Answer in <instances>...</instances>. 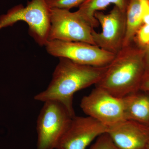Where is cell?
Returning a JSON list of instances; mask_svg holds the SVG:
<instances>
[{"label":"cell","mask_w":149,"mask_h":149,"mask_svg":"<svg viewBox=\"0 0 149 149\" xmlns=\"http://www.w3.org/2000/svg\"><path fill=\"white\" fill-rule=\"evenodd\" d=\"M47 88L34 97L36 101L58 102L72 117L75 116L73 96L77 91L95 85L104 76L107 66L95 67L76 63L68 59L59 58Z\"/></svg>","instance_id":"1"},{"label":"cell","mask_w":149,"mask_h":149,"mask_svg":"<svg viewBox=\"0 0 149 149\" xmlns=\"http://www.w3.org/2000/svg\"><path fill=\"white\" fill-rule=\"evenodd\" d=\"M144 55L145 49L133 43L123 47L108 65L96 87L119 98L139 91L146 71Z\"/></svg>","instance_id":"2"},{"label":"cell","mask_w":149,"mask_h":149,"mask_svg":"<svg viewBox=\"0 0 149 149\" xmlns=\"http://www.w3.org/2000/svg\"><path fill=\"white\" fill-rule=\"evenodd\" d=\"M29 26V33L36 42L45 46L48 41L50 27V8L46 0H31L24 6H15L0 16V30L19 21Z\"/></svg>","instance_id":"3"},{"label":"cell","mask_w":149,"mask_h":149,"mask_svg":"<svg viewBox=\"0 0 149 149\" xmlns=\"http://www.w3.org/2000/svg\"><path fill=\"white\" fill-rule=\"evenodd\" d=\"M44 103L37 121V149H56L72 117L58 102Z\"/></svg>","instance_id":"4"},{"label":"cell","mask_w":149,"mask_h":149,"mask_svg":"<svg viewBox=\"0 0 149 149\" xmlns=\"http://www.w3.org/2000/svg\"><path fill=\"white\" fill-rule=\"evenodd\" d=\"M48 54L56 57L64 58L84 65L95 67L108 66L116 54L89 43L66 42L54 40L49 41L46 45Z\"/></svg>","instance_id":"5"},{"label":"cell","mask_w":149,"mask_h":149,"mask_svg":"<svg viewBox=\"0 0 149 149\" xmlns=\"http://www.w3.org/2000/svg\"><path fill=\"white\" fill-rule=\"evenodd\" d=\"M50 23L48 41L83 42L95 45L92 36L94 29L76 11L50 8Z\"/></svg>","instance_id":"6"},{"label":"cell","mask_w":149,"mask_h":149,"mask_svg":"<svg viewBox=\"0 0 149 149\" xmlns=\"http://www.w3.org/2000/svg\"><path fill=\"white\" fill-rule=\"evenodd\" d=\"M80 106L88 116L109 127L125 120L122 98L113 95L99 87H96L83 97Z\"/></svg>","instance_id":"7"},{"label":"cell","mask_w":149,"mask_h":149,"mask_svg":"<svg viewBox=\"0 0 149 149\" xmlns=\"http://www.w3.org/2000/svg\"><path fill=\"white\" fill-rule=\"evenodd\" d=\"M95 17L100 24L102 31L93 29V40L96 46L116 55L122 49L126 31V11L114 6L109 13L97 12Z\"/></svg>","instance_id":"8"},{"label":"cell","mask_w":149,"mask_h":149,"mask_svg":"<svg viewBox=\"0 0 149 149\" xmlns=\"http://www.w3.org/2000/svg\"><path fill=\"white\" fill-rule=\"evenodd\" d=\"M109 127L90 116L72 117L56 149H86L96 138L107 133Z\"/></svg>","instance_id":"9"},{"label":"cell","mask_w":149,"mask_h":149,"mask_svg":"<svg viewBox=\"0 0 149 149\" xmlns=\"http://www.w3.org/2000/svg\"><path fill=\"white\" fill-rule=\"evenodd\" d=\"M107 133L119 149H145L149 142V125L133 120L110 126Z\"/></svg>","instance_id":"10"},{"label":"cell","mask_w":149,"mask_h":149,"mask_svg":"<svg viewBox=\"0 0 149 149\" xmlns=\"http://www.w3.org/2000/svg\"><path fill=\"white\" fill-rule=\"evenodd\" d=\"M122 99L125 120L149 125V93L139 90Z\"/></svg>","instance_id":"11"},{"label":"cell","mask_w":149,"mask_h":149,"mask_svg":"<svg viewBox=\"0 0 149 149\" xmlns=\"http://www.w3.org/2000/svg\"><path fill=\"white\" fill-rule=\"evenodd\" d=\"M130 0H86L76 11L82 18L92 28L99 26L98 22L95 17L97 12L104 10L111 4L123 10L126 11Z\"/></svg>","instance_id":"12"},{"label":"cell","mask_w":149,"mask_h":149,"mask_svg":"<svg viewBox=\"0 0 149 149\" xmlns=\"http://www.w3.org/2000/svg\"><path fill=\"white\" fill-rule=\"evenodd\" d=\"M143 24L140 0H130L126 11V31L123 47L134 43L136 33Z\"/></svg>","instance_id":"13"},{"label":"cell","mask_w":149,"mask_h":149,"mask_svg":"<svg viewBox=\"0 0 149 149\" xmlns=\"http://www.w3.org/2000/svg\"><path fill=\"white\" fill-rule=\"evenodd\" d=\"M86 0H46L50 8H57L69 10L79 7Z\"/></svg>","instance_id":"14"},{"label":"cell","mask_w":149,"mask_h":149,"mask_svg":"<svg viewBox=\"0 0 149 149\" xmlns=\"http://www.w3.org/2000/svg\"><path fill=\"white\" fill-rule=\"evenodd\" d=\"M134 42L139 47L146 49L149 45V24H143L136 33Z\"/></svg>","instance_id":"15"},{"label":"cell","mask_w":149,"mask_h":149,"mask_svg":"<svg viewBox=\"0 0 149 149\" xmlns=\"http://www.w3.org/2000/svg\"><path fill=\"white\" fill-rule=\"evenodd\" d=\"M90 149H119L112 141L109 135L104 133L99 136Z\"/></svg>","instance_id":"16"},{"label":"cell","mask_w":149,"mask_h":149,"mask_svg":"<svg viewBox=\"0 0 149 149\" xmlns=\"http://www.w3.org/2000/svg\"><path fill=\"white\" fill-rule=\"evenodd\" d=\"M143 24H149V0H140Z\"/></svg>","instance_id":"17"},{"label":"cell","mask_w":149,"mask_h":149,"mask_svg":"<svg viewBox=\"0 0 149 149\" xmlns=\"http://www.w3.org/2000/svg\"><path fill=\"white\" fill-rule=\"evenodd\" d=\"M140 91L149 93V70H146L140 86Z\"/></svg>","instance_id":"18"},{"label":"cell","mask_w":149,"mask_h":149,"mask_svg":"<svg viewBox=\"0 0 149 149\" xmlns=\"http://www.w3.org/2000/svg\"><path fill=\"white\" fill-rule=\"evenodd\" d=\"M144 60L146 70H149V45L145 49Z\"/></svg>","instance_id":"19"},{"label":"cell","mask_w":149,"mask_h":149,"mask_svg":"<svg viewBox=\"0 0 149 149\" xmlns=\"http://www.w3.org/2000/svg\"><path fill=\"white\" fill-rule=\"evenodd\" d=\"M145 149H149V142L148 143V144H147L146 146Z\"/></svg>","instance_id":"20"}]
</instances>
